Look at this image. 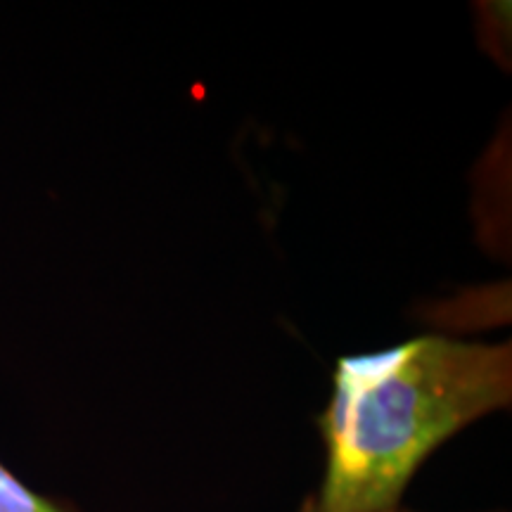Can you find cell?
Returning <instances> with one entry per match:
<instances>
[{
	"instance_id": "obj_1",
	"label": "cell",
	"mask_w": 512,
	"mask_h": 512,
	"mask_svg": "<svg viewBox=\"0 0 512 512\" xmlns=\"http://www.w3.org/2000/svg\"><path fill=\"white\" fill-rule=\"evenodd\" d=\"M512 403V347L422 335L342 356L316 418L325 467L306 512H380L403 503L441 444Z\"/></svg>"
},
{
	"instance_id": "obj_3",
	"label": "cell",
	"mask_w": 512,
	"mask_h": 512,
	"mask_svg": "<svg viewBox=\"0 0 512 512\" xmlns=\"http://www.w3.org/2000/svg\"><path fill=\"white\" fill-rule=\"evenodd\" d=\"M297 512H306V510H302V508H299ZM380 512H415V510H408L406 508V505H396V508H387V510H380ZM494 512H503V510H494Z\"/></svg>"
},
{
	"instance_id": "obj_2",
	"label": "cell",
	"mask_w": 512,
	"mask_h": 512,
	"mask_svg": "<svg viewBox=\"0 0 512 512\" xmlns=\"http://www.w3.org/2000/svg\"><path fill=\"white\" fill-rule=\"evenodd\" d=\"M0 512H81L72 501L41 494L0 460Z\"/></svg>"
}]
</instances>
